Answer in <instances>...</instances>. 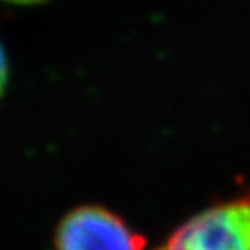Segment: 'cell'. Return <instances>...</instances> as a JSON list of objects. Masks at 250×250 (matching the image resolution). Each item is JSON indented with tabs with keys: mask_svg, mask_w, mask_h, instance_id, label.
<instances>
[{
	"mask_svg": "<svg viewBox=\"0 0 250 250\" xmlns=\"http://www.w3.org/2000/svg\"><path fill=\"white\" fill-rule=\"evenodd\" d=\"M156 250H250V193L193 215Z\"/></svg>",
	"mask_w": 250,
	"mask_h": 250,
	"instance_id": "1",
	"label": "cell"
},
{
	"mask_svg": "<svg viewBox=\"0 0 250 250\" xmlns=\"http://www.w3.org/2000/svg\"><path fill=\"white\" fill-rule=\"evenodd\" d=\"M56 250H145L146 238L101 205H83L61 219Z\"/></svg>",
	"mask_w": 250,
	"mask_h": 250,
	"instance_id": "2",
	"label": "cell"
},
{
	"mask_svg": "<svg viewBox=\"0 0 250 250\" xmlns=\"http://www.w3.org/2000/svg\"><path fill=\"white\" fill-rule=\"evenodd\" d=\"M9 80V62H7V54L4 51V45L0 43V98L4 96L5 87H7Z\"/></svg>",
	"mask_w": 250,
	"mask_h": 250,
	"instance_id": "3",
	"label": "cell"
},
{
	"mask_svg": "<svg viewBox=\"0 0 250 250\" xmlns=\"http://www.w3.org/2000/svg\"><path fill=\"white\" fill-rule=\"evenodd\" d=\"M4 2H11V4H20V5H31V4L45 2V0H4Z\"/></svg>",
	"mask_w": 250,
	"mask_h": 250,
	"instance_id": "4",
	"label": "cell"
}]
</instances>
